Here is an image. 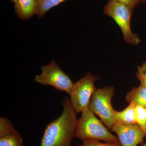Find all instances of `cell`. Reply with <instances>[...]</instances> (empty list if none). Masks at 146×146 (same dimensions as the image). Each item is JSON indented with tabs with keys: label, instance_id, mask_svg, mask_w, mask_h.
<instances>
[{
	"label": "cell",
	"instance_id": "cell-1",
	"mask_svg": "<svg viewBox=\"0 0 146 146\" xmlns=\"http://www.w3.org/2000/svg\"><path fill=\"white\" fill-rule=\"evenodd\" d=\"M60 104L63 107L62 114L47 126L40 146H71L76 136L77 112L68 97Z\"/></svg>",
	"mask_w": 146,
	"mask_h": 146
},
{
	"label": "cell",
	"instance_id": "cell-2",
	"mask_svg": "<svg viewBox=\"0 0 146 146\" xmlns=\"http://www.w3.org/2000/svg\"><path fill=\"white\" fill-rule=\"evenodd\" d=\"M95 115L89 108L82 112L77 123L75 136L82 141L91 139L110 143L119 142L117 137L111 133Z\"/></svg>",
	"mask_w": 146,
	"mask_h": 146
},
{
	"label": "cell",
	"instance_id": "cell-3",
	"mask_svg": "<svg viewBox=\"0 0 146 146\" xmlns=\"http://www.w3.org/2000/svg\"><path fill=\"white\" fill-rule=\"evenodd\" d=\"M133 9L122 4L108 2L105 5L104 13L111 17L119 27L124 41L129 44L136 46L139 44L141 40L131 28V19Z\"/></svg>",
	"mask_w": 146,
	"mask_h": 146
},
{
	"label": "cell",
	"instance_id": "cell-4",
	"mask_svg": "<svg viewBox=\"0 0 146 146\" xmlns=\"http://www.w3.org/2000/svg\"><path fill=\"white\" fill-rule=\"evenodd\" d=\"M115 94L112 86H105L96 89L91 97L89 108L98 115L109 130H111L115 122L113 117L114 110L111 100Z\"/></svg>",
	"mask_w": 146,
	"mask_h": 146
},
{
	"label": "cell",
	"instance_id": "cell-5",
	"mask_svg": "<svg viewBox=\"0 0 146 146\" xmlns=\"http://www.w3.org/2000/svg\"><path fill=\"white\" fill-rule=\"evenodd\" d=\"M99 77L89 72L86 75L74 83L70 94L74 109L78 113L89 108L92 95L96 89L94 83Z\"/></svg>",
	"mask_w": 146,
	"mask_h": 146
},
{
	"label": "cell",
	"instance_id": "cell-6",
	"mask_svg": "<svg viewBox=\"0 0 146 146\" xmlns=\"http://www.w3.org/2000/svg\"><path fill=\"white\" fill-rule=\"evenodd\" d=\"M42 74L35 76L34 81L42 85H49L56 90L70 94L74 86L70 77L65 74L54 61L42 66Z\"/></svg>",
	"mask_w": 146,
	"mask_h": 146
},
{
	"label": "cell",
	"instance_id": "cell-7",
	"mask_svg": "<svg viewBox=\"0 0 146 146\" xmlns=\"http://www.w3.org/2000/svg\"><path fill=\"white\" fill-rule=\"evenodd\" d=\"M111 130L117 134L121 146H138L146 136V132L137 123L125 125L115 122Z\"/></svg>",
	"mask_w": 146,
	"mask_h": 146
},
{
	"label": "cell",
	"instance_id": "cell-8",
	"mask_svg": "<svg viewBox=\"0 0 146 146\" xmlns=\"http://www.w3.org/2000/svg\"><path fill=\"white\" fill-rule=\"evenodd\" d=\"M14 3L15 12L22 20H28L36 14L37 0H16Z\"/></svg>",
	"mask_w": 146,
	"mask_h": 146
},
{
	"label": "cell",
	"instance_id": "cell-9",
	"mask_svg": "<svg viewBox=\"0 0 146 146\" xmlns=\"http://www.w3.org/2000/svg\"><path fill=\"white\" fill-rule=\"evenodd\" d=\"M135 106L133 103L129 104L125 109L121 111L114 110L113 117L115 122L121 124L129 125L136 123L135 118Z\"/></svg>",
	"mask_w": 146,
	"mask_h": 146
},
{
	"label": "cell",
	"instance_id": "cell-10",
	"mask_svg": "<svg viewBox=\"0 0 146 146\" xmlns=\"http://www.w3.org/2000/svg\"><path fill=\"white\" fill-rule=\"evenodd\" d=\"M128 103H133L135 106L146 108V87L140 84L128 92L125 97Z\"/></svg>",
	"mask_w": 146,
	"mask_h": 146
},
{
	"label": "cell",
	"instance_id": "cell-11",
	"mask_svg": "<svg viewBox=\"0 0 146 146\" xmlns=\"http://www.w3.org/2000/svg\"><path fill=\"white\" fill-rule=\"evenodd\" d=\"M0 146H24L23 138L15 130L9 134L0 136Z\"/></svg>",
	"mask_w": 146,
	"mask_h": 146
},
{
	"label": "cell",
	"instance_id": "cell-12",
	"mask_svg": "<svg viewBox=\"0 0 146 146\" xmlns=\"http://www.w3.org/2000/svg\"><path fill=\"white\" fill-rule=\"evenodd\" d=\"M65 1L67 0H37L36 14L39 18L43 17L47 11Z\"/></svg>",
	"mask_w": 146,
	"mask_h": 146
},
{
	"label": "cell",
	"instance_id": "cell-13",
	"mask_svg": "<svg viewBox=\"0 0 146 146\" xmlns=\"http://www.w3.org/2000/svg\"><path fill=\"white\" fill-rule=\"evenodd\" d=\"M135 118L136 123L146 132V108L135 106Z\"/></svg>",
	"mask_w": 146,
	"mask_h": 146
},
{
	"label": "cell",
	"instance_id": "cell-14",
	"mask_svg": "<svg viewBox=\"0 0 146 146\" xmlns=\"http://www.w3.org/2000/svg\"><path fill=\"white\" fill-rule=\"evenodd\" d=\"M16 130L13 124L6 118L0 117V136L9 134Z\"/></svg>",
	"mask_w": 146,
	"mask_h": 146
},
{
	"label": "cell",
	"instance_id": "cell-15",
	"mask_svg": "<svg viewBox=\"0 0 146 146\" xmlns=\"http://www.w3.org/2000/svg\"><path fill=\"white\" fill-rule=\"evenodd\" d=\"M82 143L80 145L75 146H121L119 142L116 143H110L105 142L103 143L100 141L95 140H84L82 141Z\"/></svg>",
	"mask_w": 146,
	"mask_h": 146
},
{
	"label": "cell",
	"instance_id": "cell-16",
	"mask_svg": "<svg viewBox=\"0 0 146 146\" xmlns=\"http://www.w3.org/2000/svg\"><path fill=\"white\" fill-rule=\"evenodd\" d=\"M136 76L140 82V84L146 87V61L138 66Z\"/></svg>",
	"mask_w": 146,
	"mask_h": 146
},
{
	"label": "cell",
	"instance_id": "cell-17",
	"mask_svg": "<svg viewBox=\"0 0 146 146\" xmlns=\"http://www.w3.org/2000/svg\"><path fill=\"white\" fill-rule=\"evenodd\" d=\"M146 1V0H108V2L122 4L133 8L140 3H145Z\"/></svg>",
	"mask_w": 146,
	"mask_h": 146
},
{
	"label": "cell",
	"instance_id": "cell-18",
	"mask_svg": "<svg viewBox=\"0 0 146 146\" xmlns=\"http://www.w3.org/2000/svg\"><path fill=\"white\" fill-rule=\"evenodd\" d=\"M142 146H146V141L145 143L143 144V145Z\"/></svg>",
	"mask_w": 146,
	"mask_h": 146
},
{
	"label": "cell",
	"instance_id": "cell-19",
	"mask_svg": "<svg viewBox=\"0 0 146 146\" xmlns=\"http://www.w3.org/2000/svg\"><path fill=\"white\" fill-rule=\"evenodd\" d=\"M11 1L13 2V3H15L16 0H10Z\"/></svg>",
	"mask_w": 146,
	"mask_h": 146
},
{
	"label": "cell",
	"instance_id": "cell-20",
	"mask_svg": "<svg viewBox=\"0 0 146 146\" xmlns=\"http://www.w3.org/2000/svg\"></svg>",
	"mask_w": 146,
	"mask_h": 146
}]
</instances>
